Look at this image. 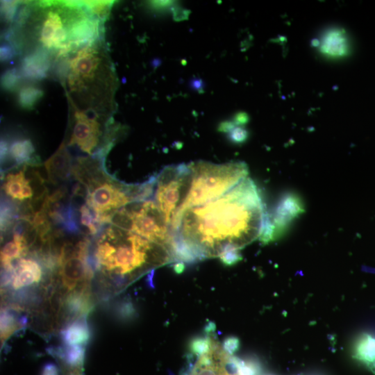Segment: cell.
<instances>
[{
	"label": "cell",
	"mask_w": 375,
	"mask_h": 375,
	"mask_svg": "<svg viewBox=\"0 0 375 375\" xmlns=\"http://www.w3.org/2000/svg\"><path fill=\"white\" fill-rule=\"evenodd\" d=\"M266 216L249 177L220 197L184 210L172 229L175 266L212 257L226 265L236 263L240 250L260 238Z\"/></svg>",
	"instance_id": "obj_1"
},
{
	"label": "cell",
	"mask_w": 375,
	"mask_h": 375,
	"mask_svg": "<svg viewBox=\"0 0 375 375\" xmlns=\"http://www.w3.org/2000/svg\"><path fill=\"white\" fill-rule=\"evenodd\" d=\"M95 258L98 267L116 279L119 285L148 270L174 262L165 247L113 225L99 238Z\"/></svg>",
	"instance_id": "obj_2"
},
{
	"label": "cell",
	"mask_w": 375,
	"mask_h": 375,
	"mask_svg": "<svg viewBox=\"0 0 375 375\" xmlns=\"http://www.w3.org/2000/svg\"><path fill=\"white\" fill-rule=\"evenodd\" d=\"M69 56L62 60L59 72L61 79H66L69 95H76L91 111L108 108L113 78L101 39Z\"/></svg>",
	"instance_id": "obj_3"
},
{
	"label": "cell",
	"mask_w": 375,
	"mask_h": 375,
	"mask_svg": "<svg viewBox=\"0 0 375 375\" xmlns=\"http://www.w3.org/2000/svg\"><path fill=\"white\" fill-rule=\"evenodd\" d=\"M33 36L37 45L51 56L65 59L76 51L71 40L76 20L85 12L82 1H41L35 3ZM32 49V50H33Z\"/></svg>",
	"instance_id": "obj_4"
},
{
	"label": "cell",
	"mask_w": 375,
	"mask_h": 375,
	"mask_svg": "<svg viewBox=\"0 0 375 375\" xmlns=\"http://www.w3.org/2000/svg\"><path fill=\"white\" fill-rule=\"evenodd\" d=\"M188 166L191 173L190 185L176 222L184 210L220 197L249 174L247 165L240 161L224 164L199 161Z\"/></svg>",
	"instance_id": "obj_5"
},
{
	"label": "cell",
	"mask_w": 375,
	"mask_h": 375,
	"mask_svg": "<svg viewBox=\"0 0 375 375\" xmlns=\"http://www.w3.org/2000/svg\"><path fill=\"white\" fill-rule=\"evenodd\" d=\"M190 181L188 164L167 166L156 176L153 201L172 231L187 196Z\"/></svg>",
	"instance_id": "obj_6"
},
{
	"label": "cell",
	"mask_w": 375,
	"mask_h": 375,
	"mask_svg": "<svg viewBox=\"0 0 375 375\" xmlns=\"http://www.w3.org/2000/svg\"><path fill=\"white\" fill-rule=\"evenodd\" d=\"M123 208L126 216L125 230L165 247L174 258L172 231L156 202L147 199Z\"/></svg>",
	"instance_id": "obj_7"
},
{
	"label": "cell",
	"mask_w": 375,
	"mask_h": 375,
	"mask_svg": "<svg viewBox=\"0 0 375 375\" xmlns=\"http://www.w3.org/2000/svg\"><path fill=\"white\" fill-rule=\"evenodd\" d=\"M303 212V206L298 197L285 195L272 215L267 214L265 226L260 237L263 243H268L281 237L290 223Z\"/></svg>",
	"instance_id": "obj_8"
},
{
	"label": "cell",
	"mask_w": 375,
	"mask_h": 375,
	"mask_svg": "<svg viewBox=\"0 0 375 375\" xmlns=\"http://www.w3.org/2000/svg\"><path fill=\"white\" fill-rule=\"evenodd\" d=\"M88 249V242L80 241L77 251L58 265L62 283L68 291L86 290L87 283L92 274L87 262Z\"/></svg>",
	"instance_id": "obj_9"
},
{
	"label": "cell",
	"mask_w": 375,
	"mask_h": 375,
	"mask_svg": "<svg viewBox=\"0 0 375 375\" xmlns=\"http://www.w3.org/2000/svg\"><path fill=\"white\" fill-rule=\"evenodd\" d=\"M74 110V124L69 144H76L83 151L91 154L97 146L101 134V124L97 115L90 116L70 99Z\"/></svg>",
	"instance_id": "obj_10"
},
{
	"label": "cell",
	"mask_w": 375,
	"mask_h": 375,
	"mask_svg": "<svg viewBox=\"0 0 375 375\" xmlns=\"http://www.w3.org/2000/svg\"><path fill=\"white\" fill-rule=\"evenodd\" d=\"M12 269L6 272L3 285L11 284L12 289L19 290L40 281L42 277V267L31 258H19L12 263Z\"/></svg>",
	"instance_id": "obj_11"
},
{
	"label": "cell",
	"mask_w": 375,
	"mask_h": 375,
	"mask_svg": "<svg viewBox=\"0 0 375 375\" xmlns=\"http://www.w3.org/2000/svg\"><path fill=\"white\" fill-rule=\"evenodd\" d=\"M53 58L46 50L36 49L25 53L22 58L19 72L23 78L40 81L47 77Z\"/></svg>",
	"instance_id": "obj_12"
},
{
	"label": "cell",
	"mask_w": 375,
	"mask_h": 375,
	"mask_svg": "<svg viewBox=\"0 0 375 375\" xmlns=\"http://www.w3.org/2000/svg\"><path fill=\"white\" fill-rule=\"evenodd\" d=\"M320 51L331 58H342L349 53V41L344 30L333 28L326 31L319 42Z\"/></svg>",
	"instance_id": "obj_13"
},
{
	"label": "cell",
	"mask_w": 375,
	"mask_h": 375,
	"mask_svg": "<svg viewBox=\"0 0 375 375\" xmlns=\"http://www.w3.org/2000/svg\"><path fill=\"white\" fill-rule=\"evenodd\" d=\"M44 167L49 180L56 183L64 181L72 174L71 158L65 143L45 162Z\"/></svg>",
	"instance_id": "obj_14"
},
{
	"label": "cell",
	"mask_w": 375,
	"mask_h": 375,
	"mask_svg": "<svg viewBox=\"0 0 375 375\" xmlns=\"http://www.w3.org/2000/svg\"><path fill=\"white\" fill-rule=\"evenodd\" d=\"M353 357L375 374V338L369 333H362L353 346Z\"/></svg>",
	"instance_id": "obj_15"
},
{
	"label": "cell",
	"mask_w": 375,
	"mask_h": 375,
	"mask_svg": "<svg viewBox=\"0 0 375 375\" xmlns=\"http://www.w3.org/2000/svg\"><path fill=\"white\" fill-rule=\"evenodd\" d=\"M3 187L5 192L15 199H31L34 194L30 181L26 178L24 170L8 174Z\"/></svg>",
	"instance_id": "obj_16"
},
{
	"label": "cell",
	"mask_w": 375,
	"mask_h": 375,
	"mask_svg": "<svg viewBox=\"0 0 375 375\" xmlns=\"http://www.w3.org/2000/svg\"><path fill=\"white\" fill-rule=\"evenodd\" d=\"M66 346H82L90 338V331L85 321L77 319L69 323L61 333Z\"/></svg>",
	"instance_id": "obj_17"
},
{
	"label": "cell",
	"mask_w": 375,
	"mask_h": 375,
	"mask_svg": "<svg viewBox=\"0 0 375 375\" xmlns=\"http://www.w3.org/2000/svg\"><path fill=\"white\" fill-rule=\"evenodd\" d=\"M34 151V147L30 140H14L10 145L8 144V156L1 162L9 157L13 165L22 163L31 165L35 160L32 157Z\"/></svg>",
	"instance_id": "obj_18"
},
{
	"label": "cell",
	"mask_w": 375,
	"mask_h": 375,
	"mask_svg": "<svg viewBox=\"0 0 375 375\" xmlns=\"http://www.w3.org/2000/svg\"><path fill=\"white\" fill-rule=\"evenodd\" d=\"M43 95V90L34 84L22 86L18 92L17 100L19 106L24 109H32Z\"/></svg>",
	"instance_id": "obj_19"
},
{
	"label": "cell",
	"mask_w": 375,
	"mask_h": 375,
	"mask_svg": "<svg viewBox=\"0 0 375 375\" xmlns=\"http://www.w3.org/2000/svg\"><path fill=\"white\" fill-rule=\"evenodd\" d=\"M78 210L81 225L87 228L90 234L97 233L101 224L99 214L87 203L81 206Z\"/></svg>",
	"instance_id": "obj_20"
},
{
	"label": "cell",
	"mask_w": 375,
	"mask_h": 375,
	"mask_svg": "<svg viewBox=\"0 0 375 375\" xmlns=\"http://www.w3.org/2000/svg\"><path fill=\"white\" fill-rule=\"evenodd\" d=\"M82 3L87 11L101 22L108 15L112 1H82Z\"/></svg>",
	"instance_id": "obj_21"
},
{
	"label": "cell",
	"mask_w": 375,
	"mask_h": 375,
	"mask_svg": "<svg viewBox=\"0 0 375 375\" xmlns=\"http://www.w3.org/2000/svg\"><path fill=\"white\" fill-rule=\"evenodd\" d=\"M22 76L19 69L12 68L7 69L1 76V86L3 89L8 92H15L19 90Z\"/></svg>",
	"instance_id": "obj_22"
},
{
	"label": "cell",
	"mask_w": 375,
	"mask_h": 375,
	"mask_svg": "<svg viewBox=\"0 0 375 375\" xmlns=\"http://www.w3.org/2000/svg\"><path fill=\"white\" fill-rule=\"evenodd\" d=\"M85 349L83 346H66L62 358L72 367H79L84 358Z\"/></svg>",
	"instance_id": "obj_23"
},
{
	"label": "cell",
	"mask_w": 375,
	"mask_h": 375,
	"mask_svg": "<svg viewBox=\"0 0 375 375\" xmlns=\"http://www.w3.org/2000/svg\"><path fill=\"white\" fill-rule=\"evenodd\" d=\"M17 327L14 317L3 311L1 317V338L2 340H6Z\"/></svg>",
	"instance_id": "obj_24"
},
{
	"label": "cell",
	"mask_w": 375,
	"mask_h": 375,
	"mask_svg": "<svg viewBox=\"0 0 375 375\" xmlns=\"http://www.w3.org/2000/svg\"><path fill=\"white\" fill-rule=\"evenodd\" d=\"M19 3L17 1H1V11L3 19L8 22H11L14 20Z\"/></svg>",
	"instance_id": "obj_25"
},
{
	"label": "cell",
	"mask_w": 375,
	"mask_h": 375,
	"mask_svg": "<svg viewBox=\"0 0 375 375\" xmlns=\"http://www.w3.org/2000/svg\"><path fill=\"white\" fill-rule=\"evenodd\" d=\"M17 51L16 49L10 43H3L1 46V60L3 62H7L12 59Z\"/></svg>",
	"instance_id": "obj_26"
},
{
	"label": "cell",
	"mask_w": 375,
	"mask_h": 375,
	"mask_svg": "<svg viewBox=\"0 0 375 375\" xmlns=\"http://www.w3.org/2000/svg\"><path fill=\"white\" fill-rule=\"evenodd\" d=\"M240 347V341L235 337H229L224 340L222 347L225 351L230 354L236 352Z\"/></svg>",
	"instance_id": "obj_27"
},
{
	"label": "cell",
	"mask_w": 375,
	"mask_h": 375,
	"mask_svg": "<svg viewBox=\"0 0 375 375\" xmlns=\"http://www.w3.org/2000/svg\"><path fill=\"white\" fill-rule=\"evenodd\" d=\"M231 140L235 142H242L247 138V132L240 126L233 127L229 131Z\"/></svg>",
	"instance_id": "obj_28"
},
{
	"label": "cell",
	"mask_w": 375,
	"mask_h": 375,
	"mask_svg": "<svg viewBox=\"0 0 375 375\" xmlns=\"http://www.w3.org/2000/svg\"><path fill=\"white\" fill-rule=\"evenodd\" d=\"M41 375H58L57 366L51 362L47 363L42 368Z\"/></svg>",
	"instance_id": "obj_29"
},
{
	"label": "cell",
	"mask_w": 375,
	"mask_h": 375,
	"mask_svg": "<svg viewBox=\"0 0 375 375\" xmlns=\"http://www.w3.org/2000/svg\"><path fill=\"white\" fill-rule=\"evenodd\" d=\"M248 120V117L247 114L240 112L236 115L235 118V124L238 125H242L246 123Z\"/></svg>",
	"instance_id": "obj_30"
},
{
	"label": "cell",
	"mask_w": 375,
	"mask_h": 375,
	"mask_svg": "<svg viewBox=\"0 0 375 375\" xmlns=\"http://www.w3.org/2000/svg\"><path fill=\"white\" fill-rule=\"evenodd\" d=\"M203 83L202 80L196 78V79H193L191 81L190 85L192 86V89L199 90L201 88H203Z\"/></svg>",
	"instance_id": "obj_31"
}]
</instances>
